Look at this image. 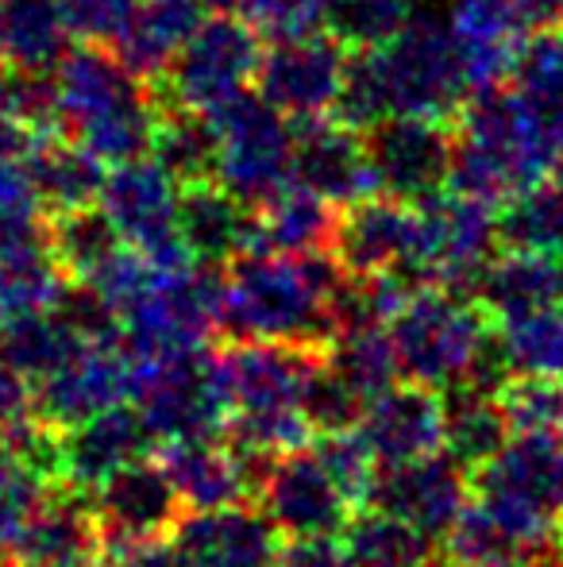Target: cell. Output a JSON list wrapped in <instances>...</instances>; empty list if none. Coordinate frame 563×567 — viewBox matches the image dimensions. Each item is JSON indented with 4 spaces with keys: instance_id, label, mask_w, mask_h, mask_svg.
I'll list each match as a JSON object with an SVG mask.
<instances>
[{
    "instance_id": "1",
    "label": "cell",
    "mask_w": 563,
    "mask_h": 567,
    "mask_svg": "<svg viewBox=\"0 0 563 567\" xmlns=\"http://www.w3.org/2000/svg\"><path fill=\"white\" fill-rule=\"evenodd\" d=\"M347 270L332 251H274L251 247L225 267L220 329L232 340L293 343L329 351L336 340V298Z\"/></svg>"
},
{
    "instance_id": "2",
    "label": "cell",
    "mask_w": 563,
    "mask_h": 567,
    "mask_svg": "<svg viewBox=\"0 0 563 567\" xmlns=\"http://www.w3.org/2000/svg\"><path fill=\"white\" fill-rule=\"evenodd\" d=\"M467 97L471 82L448 20L414 16V23L386 47L352 54L336 116L371 132L390 116L448 120L463 109Z\"/></svg>"
},
{
    "instance_id": "3",
    "label": "cell",
    "mask_w": 563,
    "mask_h": 567,
    "mask_svg": "<svg viewBox=\"0 0 563 567\" xmlns=\"http://www.w3.org/2000/svg\"><path fill=\"white\" fill-rule=\"evenodd\" d=\"M51 78L59 127L70 140L108 166L150 155L163 109L147 78L136 74L113 47H74Z\"/></svg>"
},
{
    "instance_id": "4",
    "label": "cell",
    "mask_w": 563,
    "mask_h": 567,
    "mask_svg": "<svg viewBox=\"0 0 563 567\" xmlns=\"http://www.w3.org/2000/svg\"><path fill=\"white\" fill-rule=\"evenodd\" d=\"M563 163V147L510 85L475 90L456 113L451 189L502 209Z\"/></svg>"
},
{
    "instance_id": "5",
    "label": "cell",
    "mask_w": 563,
    "mask_h": 567,
    "mask_svg": "<svg viewBox=\"0 0 563 567\" xmlns=\"http://www.w3.org/2000/svg\"><path fill=\"white\" fill-rule=\"evenodd\" d=\"M402 374L436 390L490 386L510 379L494 343V317L475 293L456 286H417L390 321Z\"/></svg>"
},
{
    "instance_id": "6",
    "label": "cell",
    "mask_w": 563,
    "mask_h": 567,
    "mask_svg": "<svg viewBox=\"0 0 563 567\" xmlns=\"http://www.w3.org/2000/svg\"><path fill=\"white\" fill-rule=\"evenodd\" d=\"M232 390L228 441L248 460L263 463L271 455L305 449L313 441V421L305 413V390L324 351L293 343L232 340L220 351Z\"/></svg>"
},
{
    "instance_id": "7",
    "label": "cell",
    "mask_w": 563,
    "mask_h": 567,
    "mask_svg": "<svg viewBox=\"0 0 563 567\" xmlns=\"http://www.w3.org/2000/svg\"><path fill=\"white\" fill-rule=\"evenodd\" d=\"M220 290L225 275L197 259L158 262L121 306L124 351L132 359H174L209 348L220 324Z\"/></svg>"
},
{
    "instance_id": "8",
    "label": "cell",
    "mask_w": 563,
    "mask_h": 567,
    "mask_svg": "<svg viewBox=\"0 0 563 567\" xmlns=\"http://www.w3.org/2000/svg\"><path fill=\"white\" fill-rule=\"evenodd\" d=\"M132 405L143 413L158 441H186V436H225L232 417V390H228L220 351H189L174 359H132Z\"/></svg>"
},
{
    "instance_id": "9",
    "label": "cell",
    "mask_w": 563,
    "mask_h": 567,
    "mask_svg": "<svg viewBox=\"0 0 563 567\" xmlns=\"http://www.w3.org/2000/svg\"><path fill=\"white\" fill-rule=\"evenodd\" d=\"M217 132V166L212 178L232 189L243 205L263 209L293 182V147L298 132H290V116H282L263 93H243L225 109L209 113Z\"/></svg>"
},
{
    "instance_id": "10",
    "label": "cell",
    "mask_w": 563,
    "mask_h": 567,
    "mask_svg": "<svg viewBox=\"0 0 563 567\" xmlns=\"http://www.w3.org/2000/svg\"><path fill=\"white\" fill-rule=\"evenodd\" d=\"M263 66V35L243 16H205L166 70L163 97L189 113H217L228 101L251 93Z\"/></svg>"
},
{
    "instance_id": "11",
    "label": "cell",
    "mask_w": 563,
    "mask_h": 567,
    "mask_svg": "<svg viewBox=\"0 0 563 567\" xmlns=\"http://www.w3.org/2000/svg\"><path fill=\"white\" fill-rule=\"evenodd\" d=\"M475 498L544 540L563 529V436L513 433L510 444L475 471Z\"/></svg>"
},
{
    "instance_id": "12",
    "label": "cell",
    "mask_w": 563,
    "mask_h": 567,
    "mask_svg": "<svg viewBox=\"0 0 563 567\" xmlns=\"http://www.w3.org/2000/svg\"><path fill=\"white\" fill-rule=\"evenodd\" d=\"M498 217L494 205L475 202L459 189L417 202V244L409 278L428 286H456L475 290L482 270L498 255Z\"/></svg>"
},
{
    "instance_id": "13",
    "label": "cell",
    "mask_w": 563,
    "mask_h": 567,
    "mask_svg": "<svg viewBox=\"0 0 563 567\" xmlns=\"http://www.w3.org/2000/svg\"><path fill=\"white\" fill-rule=\"evenodd\" d=\"M256 498L267 509L282 537H309V533H344L355 509H363L352 498L336 471L324 463V455L313 449H293L259 463Z\"/></svg>"
},
{
    "instance_id": "14",
    "label": "cell",
    "mask_w": 563,
    "mask_h": 567,
    "mask_svg": "<svg viewBox=\"0 0 563 567\" xmlns=\"http://www.w3.org/2000/svg\"><path fill=\"white\" fill-rule=\"evenodd\" d=\"M97 205L105 209V217L113 220V228L121 231L128 247L158 262L189 259L178 231L181 182L155 155L108 166Z\"/></svg>"
},
{
    "instance_id": "15",
    "label": "cell",
    "mask_w": 563,
    "mask_h": 567,
    "mask_svg": "<svg viewBox=\"0 0 563 567\" xmlns=\"http://www.w3.org/2000/svg\"><path fill=\"white\" fill-rule=\"evenodd\" d=\"M352 51L332 35H301L263 51L256 90L290 120L336 116L340 93L347 82Z\"/></svg>"
},
{
    "instance_id": "16",
    "label": "cell",
    "mask_w": 563,
    "mask_h": 567,
    "mask_svg": "<svg viewBox=\"0 0 563 567\" xmlns=\"http://www.w3.org/2000/svg\"><path fill=\"white\" fill-rule=\"evenodd\" d=\"M378 194L417 205L451 186L456 132L432 116H390L367 132Z\"/></svg>"
},
{
    "instance_id": "17",
    "label": "cell",
    "mask_w": 563,
    "mask_h": 567,
    "mask_svg": "<svg viewBox=\"0 0 563 567\" xmlns=\"http://www.w3.org/2000/svg\"><path fill=\"white\" fill-rule=\"evenodd\" d=\"M475 498V478L456 455L432 452L421 460L398 463V467H378L371 483L367 506H378L402 522L417 525L425 537L444 540L463 509Z\"/></svg>"
},
{
    "instance_id": "18",
    "label": "cell",
    "mask_w": 563,
    "mask_h": 567,
    "mask_svg": "<svg viewBox=\"0 0 563 567\" xmlns=\"http://www.w3.org/2000/svg\"><path fill=\"white\" fill-rule=\"evenodd\" d=\"M108 537L93 498L59 483L20 525L0 567H105Z\"/></svg>"
},
{
    "instance_id": "19",
    "label": "cell",
    "mask_w": 563,
    "mask_h": 567,
    "mask_svg": "<svg viewBox=\"0 0 563 567\" xmlns=\"http://www.w3.org/2000/svg\"><path fill=\"white\" fill-rule=\"evenodd\" d=\"M132 382H136V363L124 343H85L66 367L35 382V410L46 425L74 429L128 402Z\"/></svg>"
},
{
    "instance_id": "20",
    "label": "cell",
    "mask_w": 563,
    "mask_h": 567,
    "mask_svg": "<svg viewBox=\"0 0 563 567\" xmlns=\"http://www.w3.org/2000/svg\"><path fill=\"white\" fill-rule=\"evenodd\" d=\"M170 537L181 567H274L285 540L267 509L248 502L189 509Z\"/></svg>"
},
{
    "instance_id": "21",
    "label": "cell",
    "mask_w": 563,
    "mask_h": 567,
    "mask_svg": "<svg viewBox=\"0 0 563 567\" xmlns=\"http://www.w3.org/2000/svg\"><path fill=\"white\" fill-rule=\"evenodd\" d=\"M444 410H448L444 390L409 379L371 398L355 429L378 467H398L444 449Z\"/></svg>"
},
{
    "instance_id": "22",
    "label": "cell",
    "mask_w": 563,
    "mask_h": 567,
    "mask_svg": "<svg viewBox=\"0 0 563 567\" xmlns=\"http://www.w3.org/2000/svg\"><path fill=\"white\" fill-rule=\"evenodd\" d=\"M293 182L329 197L340 209L378 194L367 135L340 116L305 120L298 132V147H293Z\"/></svg>"
},
{
    "instance_id": "23",
    "label": "cell",
    "mask_w": 563,
    "mask_h": 567,
    "mask_svg": "<svg viewBox=\"0 0 563 567\" xmlns=\"http://www.w3.org/2000/svg\"><path fill=\"white\" fill-rule=\"evenodd\" d=\"M417 244V205L390 194H371L363 202L340 209L332 255L347 275H409Z\"/></svg>"
},
{
    "instance_id": "24",
    "label": "cell",
    "mask_w": 563,
    "mask_h": 567,
    "mask_svg": "<svg viewBox=\"0 0 563 567\" xmlns=\"http://www.w3.org/2000/svg\"><path fill=\"white\" fill-rule=\"evenodd\" d=\"M90 498L108 540L170 537L186 517V502H181L178 486L170 483L163 463L150 455L108 475Z\"/></svg>"
},
{
    "instance_id": "25",
    "label": "cell",
    "mask_w": 563,
    "mask_h": 567,
    "mask_svg": "<svg viewBox=\"0 0 563 567\" xmlns=\"http://www.w3.org/2000/svg\"><path fill=\"white\" fill-rule=\"evenodd\" d=\"M448 31L459 47L467 82L475 90H494L510 82V70L525 47L529 23L518 0H451Z\"/></svg>"
},
{
    "instance_id": "26",
    "label": "cell",
    "mask_w": 563,
    "mask_h": 567,
    "mask_svg": "<svg viewBox=\"0 0 563 567\" xmlns=\"http://www.w3.org/2000/svg\"><path fill=\"white\" fill-rule=\"evenodd\" d=\"M158 463L166 467L170 483L178 486L189 509L232 506L256 494L259 463L248 460L228 436H186V441H163Z\"/></svg>"
},
{
    "instance_id": "27",
    "label": "cell",
    "mask_w": 563,
    "mask_h": 567,
    "mask_svg": "<svg viewBox=\"0 0 563 567\" xmlns=\"http://www.w3.org/2000/svg\"><path fill=\"white\" fill-rule=\"evenodd\" d=\"M158 436L136 405H113L74 429H62V483L93 494L108 475L147 460Z\"/></svg>"
},
{
    "instance_id": "28",
    "label": "cell",
    "mask_w": 563,
    "mask_h": 567,
    "mask_svg": "<svg viewBox=\"0 0 563 567\" xmlns=\"http://www.w3.org/2000/svg\"><path fill=\"white\" fill-rule=\"evenodd\" d=\"M178 231L189 259L209 262V267H228L236 255L251 251L259 244V209L243 205L217 178L186 182L181 186Z\"/></svg>"
},
{
    "instance_id": "29",
    "label": "cell",
    "mask_w": 563,
    "mask_h": 567,
    "mask_svg": "<svg viewBox=\"0 0 563 567\" xmlns=\"http://www.w3.org/2000/svg\"><path fill=\"white\" fill-rule=\"evenodd\" d=\"M74 35L62 0H0V59L23 74H54Z\"/></svg>"
},
{
    "instance_id": "30",
    "label": "cell",
    "mask_w": 563,
    "mask_h": 567,
    "mask_svg": "<svg viewBox=\"0 0 563 567\" xmlns=\"http://www.w3.org/2000/svg\"><path fill=\"white\" fill-rule=\"evenodd\" d=\"M201 20V0H139L132 20L116 35L113 51L136 74L155 82V78H163L170 70V62L178 59V51L186 47V39L194 35Z\"/></svg>"
},
{
    "instance_id": "31",
    "label": "cell",
    "mask_w": 563,
    "mask_h": 567,
    "mask_svg": "<svg viewBox=\"0 0 563 567\" xmlns=\"http://www.w3.org/2000/svg\"><path fill=\"white\" fill-rule=\"evenodd\" d=\"M475 298L490 309L494 321L510 313L541 306H563V255H541V251H510L494 255L490 267L482 270Z\"/></svg>"
},
{
    "instance_id": "32",
    "label": "cell",
    "mask_w": 563,
    "mask_h": 567,
    "mask_svg": "<svg viewBox=\"0 0 563 567\" xmlns=\"http://www.w3.org/2000/svg\"><path fill=\"white\" fill-rule=\"evenodd\" d=\"M513 421L502 405V390L456 386L444 410V452L456 455L467 471H479L510 444Z\"/></svg>"
},
{
    "instance_id": "33",
    "label": "cell",
    "mask_w": 563,
    "mask_h": 567,
    "mask_svg": "<svg viewBox=\"0 0 563 567\" xmlns=\"http://www.w3.org/2000/svg\"><path fill=\"white\" fill-rule=\"evenodd\" d=\"M340 205H332L329 197L313 194L301 182H290L279 197L259 209V244L256 247H274V251H332V236H336Z\"/></svg>"
},
{
    "instance_id": "34",
    "label": "cell",
    "mask_w": 563,
    "mask_h": 567,
    "mask_svg": "<svg viewBox=\"0 0 563 567\" xmlns=\"http://www.w3.org/2000/svg\"><path fill=\"white\" fill-rule=\"evenodd\" d=\"M505 85L563 147V23L529 31Z\"/></svg>"
},
{
    "instance_id": "35",
    "label": "cell",
    "mask_w": 563,
    "mask_h": 567,
    "mask_svg": "<svg viewBox=\"0 0 563 567\" xmlns=\"http://www.w3.org/2000/svg\"><path fill=\"white\" fill-rule=\"evenodd\" d=\"M82 348V332L66 321L59 306L43 309V313L12 317L0 332V359L12 363L20 374H28L31 382H43L46 374L66 367Z\"/></svg>"
},
{
    "instance_id": "36",
    "label": "cell",
    "mask_w": 563,
    "mask_h": 567,
    "mask_svg": "<svg viewBox=\"0 0 563 567\" xmlns=\"http://www.w3.org/2000/svg\"><path fill=\"white\" fill-rule=\"evenodd\" d=\"M66 290L70 275L54 259L46 239L0 251V317L4 321L54 309Z\"/></svg>"
},
{
    "instance_id": "37",
    "label": "cell",
    "mask_w": 563,
    "mask_h": 567,
    "mask_svg": "<svg viewBox=\"0 0 563 567\" xmlns=\"http://www.w3.org/2000/svg\"><path fill=\"white\" fill-rule=\"evenodd\" d=\"M31 178H35L43 205L51 213L62 209H82V205H97L101 186H105L108 163H101L93 151H85L82 143H62L46 140L35 155L28 158Z\"/></svg>"
},
{
    "instance_id": "38",
    "label": "cell",
    "mask_w": 563,
    "mask_h": 567,
    "mask_svg": "<svg viewBox=\"0 0 563 567\" xmlns=\"http://www.w3.org/2000/svg\"><path fill=\"white\" fill-rule=\"evenodd\" d=\"M347 553L355 567H421L432 564L436 540L425 537L417 525L386 514L378 506L355 509V517L344 529Z\"/></svg>"
},
{
    "instance_id": "39",
    "label": "cell",
    "mask_w": 563,
    "mask_h": 567,
    "mask_svg": "<svg viewBox=\"0 0 563 567\" xmlns=\"http://www.w3.org/2000/svg\"><path fill=\"white\" fill-rule=\"evenodd\" d=\"M494 343L510 374L563 379V306H541L502 317L494 329Z\"/></svg>"
},
{
    "instance_id": "40",
    "label": "cell",
    "mask_w": 563,
    "mask_h": 567,
    "mask_svg": "<svg viewBox=\"0 0 563 567\" xmlns=\"http://www.w3.org/2000/svg\"><path fill=\"white\" fill-rule=\"evenodd\" d=\"M46 247L54 251V259L62 262V270L70 275V282H90L108 259L124 247L121 231L113 228V220L105 217L101 205H82V209H62L46 225Z\"/></svg>"
},
{
    "instance_id": "41",
    "label": "cell",
    "mask_w": 563,
    "mask_h": 567,
    "mask_svg": "<svg viewBox=\"0 0 563 567\" xmlns=\"http://www.w3.org/2000/svg\"><path fill=\"white\" fill-rule=\"evenodd\" d=\"M324 363L363 398H378L402 379L398 348H394L390 329H344L324 351Z\"/></svg>"
},
{
    "instance_id": "42",
    "label": "cell",
    "mask_w": 563,
    "mask_h": 567,
    "mask_svg": "<svg viewBox=\"0 0 563 567\" xmlns=\"http://www.w3.org/2000/svg\"><path fill=\"white\" fill-rule=\"evenodd\" d=\"M150 155H155L181 186H186V182L212 178V166H217V132H212V120L170 105L158 116Z\"/></svg>"
},
{
    "instance_id": "43",
    "label": "cell",
    "mask_w": 563,
    "mask_h": 567,
    "mask_svg": "<svg viewBox=\"0 0 563 567\" xmlns=\"http://www.w3.org/2000/svg\"><path fill=\"white\" fill-rule=\"evenodd\" d=\"M414 23V0H329L324 28L352 54L375 51Z\"/></svg>"
},
{
    "instance_id": "44",
    "label": "cell",
    "mask_w": 563,
    "mask_h": 567,
    "mask_svg": "<svg viewBox=\"0 0 563 567\" xmlns=\"http://www.w3.org/2000/svg\"><path fill=\"white\" fill-rule=\"evenodd\" d=\"M43 194L31 178L28 158L0 155V251L46 239Z\"/></svg>"
},
{
    "instance_id": "45",
    "label": "cell",
    "mask_w": 563,
    "mask_h": 567,
    "mask_svg": "<svg viewBox=\"0 0 563 567\" xmlns=\"http://www.w3.org/2000/svg\"><path fill=\"white\" fill-rule=\"evenodd\" d=\"M502 405L513 421V433L563 436V379H552V374H510L502 382Z\"/></svg>"
},
{
    "instance_id": "46",
    "label": "cell",
    "mask_w": 563,
    "mask_h": 567,
    "mask_svg": "<svg viewBox=\"0 0 563 567\" xmlns=\"http://www.w3.org/2000/svg\"><path fill=\"white\" fill-rule=\"evenodd\" d=\"M240 16L271 43L321 31L329 0H240Z\"/></svg>"
},
{
    "instance_id": "47",
    "label": "cell",
    "mask_w": 563,
    "mask_h": 567,
    "mask_svg": "<svg viewBox=\"0 0 563 567\" xmlns=\"http://www.w3.org/2000/svg\"><path fill=\"white\" fill-rule=\"evenodd\" d=\"M62 4L85 43H116L139 0H62Z\"/></svg>"
},
{
    "instance_id": "48",
    "label": "cell",
    "mask_w": 563,
    "mask_h": 567,
    "mask_svg": "<svg viewBox=\"0 0 563 567\" xmlns=\"http://www.w3.org/2000/svg\"><path fill=\"white\" fill-rule=\"evenodd\" d=\"M31 421H39L35 382L0 359V444H8L15 433H23Z\"/></svg>"
},
{
    "instance_id": "49",
    "label": "cell",
    "mask_w": 563,
    "mask_h": 567,
    "mask_svg": "<svg viewBox=\"0 0 563 567\" xmlns=\"http://www.w3.org/2000/svg\"><path fill=\"white\" fill-rule=\"evenodd\" d=\"M274 567H355L347 553L344 533H309V537H285Z\"/></svg>"
},
{
    "instance_id": "50",
    "label": "cell",
    "mask_w": 563,
    "mask_h": 567,
    "mask_svg": "<svg viewBox=\"0 0 563 567\" xmlns=\"http://www.w3.org/2000/svg\"><path fill=\"white\" fill-rule=\"evenodd\" d=\"M105 567H181L174 537L108 540Z\"/></svg>"
},
{
    "instance_id": "51",
    "label": "cell",
    "mask_w": 563,
    "mask_h": 567,
    "mask_svg": "<svg viewBox=\"0 0 563 567\" xmlns=\"http://www.w3.org/2000/svg\"><path fill=\"white\" fill-rule=\"evenodd\" d=\"M205 8H228V4H240V0H201Z\"/></svg>"
},
{
    "instance_id": "52",
    "label": "cell",
    "mask_w": 563,
    "mask_h": 567,
    "mask_svg": "<svg viewBox=\"0 0 563 567\" xmlns=\"http://www.w3.org/2000/svg\"><path fill=\"white\" fill-rule=\"evenodd\" d=\"M556 556H560V567H563V529H560V537H556Z\"/></svg>"
},
{
    "instance_id": "53",
    "label": "cell",
    "mask_w": 563,
    "mask_h": 567,
    "mask_svg": "<svg viewBox=\"0 0 563 567\" xmlns=\"http://www.w3.org/2000/svg\"><path fill=\"white\" fill-rule=\"evenodd\" d=\"M0 332H4V317H0Z\"/></svg>"
},
{
    "instance_id": "54",
    "label": "cell",
    "mask_w": 563,
    "mask_h": 567,
    "mask_svg": "<svg viewBox=\"0 0 563 567\" xmlns=\"http://www.w3.org/2000/svg\"><path fill=\"white\" fill-rule=\"evenodd\" d=\"M421 567H436V564H421Z\"/></svg>"
}]
</instances>
